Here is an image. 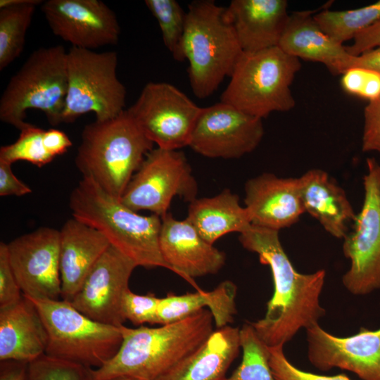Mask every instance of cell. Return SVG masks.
I'll return each instance as SVG.
<instances>
[{"mask_svg": "<svg viewBox=\"0 0 380 380\" xmlns=\"http://www.w3.org/2000/svg\"><path fill=\"white\" fill-rule=\"evenodd\" d=\"M239 240L244 248L258 254L272 274L274 293L265 317L251 323L261 340L270 348L284 346L300 329L318 324L326 312L319 303L325 271L297 272L281 246L279 231L251 224Z\"/></svg>", "mask_w": 380, "mask_h": 380, "instance_id": "6da1fadb", "label": "cell"}, {"mask_svg": "<svg viewBox=\"0 0 380 380\" xmlns=\"http://www.w3.org/2000/svg\"><path fill=\"white\" fill-rule=\"evenodd\" d=\"M213 322L210 311L203 309L155 328L121 325L118 350L101 367L91 369L92 380H156L199 348L213 332Z\"/></svg>", "mask_w": 380, "mask_h": 380, "instance_id": "7a4b0ae2", "label": "cell"}, {"mask_svg": "<svg viewBox=\"0 0 380 380\" xmlns=\"http://www.w3.org/2000/svg\"><path fill=\"white\" fill-rule=\"evenodd\" d=\"M69 208L72 217L101 232L137 266L170 270L160 248L158 215H139L86 177L71 191Z\"/></svg>", "mask_w": 380, "mask_h": 380, "instance_id": "3957f363", "label": "cell"}, {"mask_svg": "<svg viewBox=\"0 0 380 380\" xmlns=\"http://www.w3.org/2000/svg\"><path fill=\"white\" fill-rule=\"evenodd\" d=\"M153 143L125 110L118 116L84 126L75 163L82 177L120 199Z\"/></svg>", "mask_w": 380, "mask_h": 380, "instance_id": "277c9868", "label": "cell"}, {"mask_svg": "<svg viewBox=\"0 0 380 380\" xmlns=\"http://www.w3.org/2000/svg\"><path fill=\"white\" fill-rule=\"evenodd\" d=\"M185 59L194 94L205 99L226 77H231L243 53L225 8L212 0H196L188 6L183 39Z\"/></svg>", "mask_w": 380, "mask_h": 380, "instance_id": "5b68a950", "label": "cell"}, {"mask_svg": "<svg viewBox=\"0 0 380 380\" xmlns=\"http://www.w3.org/2000/svg\"><path fill=\"white\" fill-rule=\"evenodd\" d=\"M67 53L62 45L34 51L13 75L0 99V120L20 130L30 109L61 123L68 91Z\"/></svg>", "mask_w": 380, "mask_h": 380, "instance_id": "8992f818", "label": "cell"}, {"mask_svg": "<svg viewBox=\"0 0 380 380\" xmlns=\"http://www.w3.org/2000/svg\"><path fill=\"white\" fill-rule=\"evenodd\" d=\"M300 68V59L279 46L243 52L221 102L260 119L289 111L296 105L290 87Z\"/></svg>", "mask_w": 380, "mask_h": 380, "instance_id": "52a82bcc", "label": "cell"}, {"mask_svg": "<svg viewBox=\"0 0 380 380\" xmlns=\"http://www.w3.org/2000/svg\"><path fill=\"white\" fill-rule=\"evenodd\" d=\"M29 298L46 330L48 356L98 369L118 350L122 340L120 327L96 322L63 299Z\"/></svg>", "mask_w": 380, "mask_h": 380, "instance_id": "ba28073f", "label": "cell"}, {"mask_svg": "<svg viewBox=\"0 0 380 380\" xmlns=\"http://www.w3.org/2000/svg\"><path fill=\"white\" fill-rule=\"evenodd\" d=\"M118 53L72 46L67 53L68 91L61 123L87 113L96 120L115 118L125 107L126 88L117 75Z\"/></svg>", "mask_w": 380, "mask_h": 380, "instance_id": "9c48e42d", "label": "cell"}, {"mask_svg": "<svg viewBox=\"0 0 380 380\" xmlns=\"http://www.w3.org/2000/svg\"><path fill=\"white\" fill-rule=\"evenodd\" d=\"M197 193L198 184L184 153L157 147L146 156L120 201L135 212L148 210L162 217L174 197L190 203Z\"/></svg>", "mask_w": 380, "mask_h": 380, "instance_id": "30bf717a", "label": "cell"}, {"mask_svg": "<svg viewBox=\"0 0 380 380\" xmlns=\"http://www.w3.org/2000/svg\"><path fill=\"white\" fill-rule=\"evenodd\" d=\"M367 167L362 207L343 244V254L351 265L342 281L349 292L357 296L380 289V165L368 158Z\"/></svg>", "mask_w": 380, "mask_h": 380, "instance_id": "8fae6325", "label": "cell"}, {"mask_svg": "<svg viewBox=\"0 0 380 380\" xmlns=\"http://www.w3.org/2000/svg\"><path fill=\"white\" fill-rule=\"evenodd\" d=\"M201 110L174 85L149 82L126 110L158 147L179 150L189 146Z\"/></svg>", "mask_w": 380, "mask_h": 380, "instance_id": "7c38bea8", "label": "cell"}, {"mask_svg": "<svg viewBox=\"0 0 380 380\" xmlns=\"http://www.w3.org/2000/svg\"><path fill=\"white\" fill-rule=\"evenodd\" d=\"M263 135L262 119L220 101L201 108L189 146L208 158H238L255 150Z\"/></svg>", "mask_w": 380, "mask_h": 380, "instance_id": "4fadbf2b", "label": "cell"}, {"mask_svg": "<svg viewBox=\"0 0 380 380\" xmlns=\"http://www.w3.org/2000/svg\"><path fill=\"white\" fill-rule=\"evenodd\" d=\"M6 244L11 265L23 295L59 300L60 230L39 227Z\"/></svg>", "mask_w": 380, "mask_h": 380, "instance_id": "5bb4252c", "label": "cell"}, {"mask_svg": "<svg viewBox=\"0 0 380 380\" xmlns=\"http://www.w3.org/2000/svg\"><path fill=\"white\" fill-rule=\"evenodd\" d=\"M41 10L52 32L72 46L94 50L118 44L115 13L100 0H47Z\"/></svg>", "mask_w": 380, "mask_h": 380, "instance_id": "9a60e30c", "label": "cell"}, {"mask_svg": "<svg viewBox=\"0 0 380 380\" xmlns=\"http://www.w3.org/2000/svg\"><path fill=\"white\" fill-rule=\"evenodd\" d=\"M137 267L110 245L69 303L96 322L115 327L123 325L126 320L122 312V298Z\"/></svg>", "mask_w": 380, "mask_h": 380, "instance_id": "2e32d148", "label": "cell"}, {"mask_svg": "<svg viewBox=\"0 0 380 380\" xmlns=\"http://www.w3.org/2000/svg\"><path fill=\"white\" fill-rule=\"evenodd\" d=\"M308 357L321 371L334 367L355 373L362 380H380V327H362L347 337H338L319 324L306 329Z\"/></svg>", "mask_w": 380, "mask_h": 380, "instance_id": "e0dca14e", "label": "cell"}, {"mask_svg": "<svg viewBox=\"0 0 380 380\" xmlns=\"http://www.w3.org/2000/svg\"><path fill=\"white\" fill-rule=\"evenodd\" d=\"M159 244L170 270L200 289L194 277L216 274L225 263L224 252L204 240L185 219L167 213L161 217Z\"/></svg>", "mask_w": 380, "mask_h": 380, "instance_id": "ac0fdd59", "label": "cell"}, {"mask_svg": "<svg viewBox=\"0 0 380 380\" xmlns=\"http://www.w3.org/2000/svg\"><path fill=\"white\" fill-rule=\"evenodd\" d=\"M244 191V207L253 225L279 231L296 223L305 213L298 178L265 172L248 179Z\"/></svg>", "mask_w": 380, "mask_h": 380, "instance_id": "d6986e66", "label": "cell"}, {"mask_svg": "<svg viewBox=\"0 0 380 380\" xmlns=\"http://www.w3.org/2000/svg\"><path fill=\"white\" fill-rule=\"evenodd\" d=\"M289 15L286 0H233L225 8L243 52L278 46Z\"/></svg>", "mask_w": 380, "mask_h": 380, "instance_id": "ffe728a7", "label": "cell"}, {"mask_svg": "<svg viewBox=\"0 0 380 380\" xmlns=\"http://www.w3.org/2000/svg\"><path fill=\"white\" fill-rule=\"evenodd\" d=\"M110 246L99 231L72 217L60 230L61 298L70 302L96 262Z\"/></svg>", "mask_w": 380, "mask_h": 380, "instance_id": "44dd1931", "label": "cell"}, {"mask_svg": "<svg viewBox=\"0 0 380 380\" xmlns=\"http://www.w3.org/2000/svg\"><path fill=\"white\" fill-rule=\"evenodd\" d=\"M317 11L290 14L278 46L298 59L324 64L333 75H342L350 68L353 56L320 28L314 19Z\"/></svg>", "mask_w": 380, "mask_h": 380, "instance_id": "7402d4cb", "label": "cell"}, {"mask_svg": "<svg viewBox=\"0 0 380 380\" xmlns=\"http://www.w3.org/2000/svg\"><path fill=\"white\" fill-rule=\"evenodd\" d=\"M47 333L34 303L23 295L17 303L0 308V361L29 363L45 354Z\"/></svg>", "mask_w": 380, "mask_h": 380, "instance_id": "603a6c76", "label": "cell"}, {"mask_svg": "<svg viewBox=\"0 0 380 380\" xmlns=\"http://www.w3.org/2000/svg\"><path fill=\"white\" fill-rule=\"evenodd\" d=\"M305 212L317 219L324 229L336 238L348 234L347 224L356 215L343 189L319 170H310L298 178Z\"/></svg>", "mask_w": 380, "mask_h": 380, "instance_id": "cb8c5ba5", "label": "cell"}, {"mask_svg": "<svg viewBox=\"0 0 380 380\" xmlns=\"http://www.w3.org/2000/svg\"><path fill=\"white\" fill-rule=\"evenodd\" d=\"M239 348V329L229 325L219 328L199 348L156 380H224Z\"/></svg>", "mask_w": 380, "mask_h": 380, "instance_id": "d4e9b609", "label": "cell"}, {"mask_svg": "<svg viewBox=\"0 0 380 380\" xmlns=\"http://www.w3.org/2000/svg\"><path fill=\"white\" fill-rule=\"evenodd\" d=\"M236 285L226 280L210 291L200 289L183 295L168 293L160 298L157 324L163 325L179 322L208 308L218 329L227 326L233 322L236 313Z\"/></svg>", "mask_w": 380, "mask_h": 380, "instance_id": "484cf974", "label": "cell"}, {"mask_svg": "<svg viewBox=\"0 0 380 380\" xmlns=\"http://www.w3.org/2000/svg\"><path fill=\"white\" fill-rule=\"evenodd\" d=\"M186 219L211 244L227 234H241L251 225L238 195L228 189L213 197L196 198L190 202Z\"/></svg>", "mask_w": 380, "mask_h": 380, "instance_id": "4316f807", "label": "cell"}, {"mask_svg": "<svg viewBox=\"0 0 380 380\" xmlns=\"http://www.w3.org/2000/svg\"><path fill=\"white\" fill-rule=\"evenodd\" d=\"M42 1L27 0L22 4L0 8V70H3L20 56L24 49L27 31L36 6Z\"/></svg>", "mask_w": 380, "mask_h": 380, "instance_id": "83f0119b", "label": "cell"}, {"mask_svg": "<svg viewBox=\"0 0 380 380\" xmlns=\"http://www.w3.org/2000/svg\"><path fill=\"white\" fill-rule=\"evenodd\" d=\"M314 19L334 40L343 44L380 20V0L368 6L344 11H331L327 6Z\"/></svg>", "mask_w": 380, "mask_h": 380, "instance_id": "f1b7e54d", "label": "cell"}, {"mask_svg": "<svg viewBox=\"0 0 380 380\" xmlns=\"http://www.w3.org/2000/svg\"><path fill=\"white\" fill-rule=\"evenodd\" d=\"M241 364L224 380H276L270 365V348L261 340L251 323L239 329Z\"/></svg>", "mask_w": 380, "mask_h": 380, "instance_id": "f546056e", "label": "cell"}, {"mask_svg": "<svg viewBox=\"0 0 380 380\" xmlns=\"http://www.w3.org/2000/svg\"><path fill=\"white\" fill-rule=\"evenodd\" d=\"M144 2L158 23L166 48L176 61H184L183 39L186 12L175 0H146Z\"/></svg>", "mask_w": 380, "mask_h": 380, "instance_id": "4dcf8cb0", "label": "cell"}, {"mask_svg": "<svg viewBox=\"0 0 380 380\" xmlns=\"http://www.w3.org/2000/svg\"><path fill=\"white\" fill-rule=\"evenodd\" d=\"M20 131L15 142L0 148V161L12 165L16 161L24 160L42 167L54 159L44 144L45 130L27 123Z\"/></svg>", "mask_w": 380, "mask_h": 380, "instance_id": "1f68e13d", "label": "cell"}, {"mask_svg": "<svg viewBox=\"0 0 380 380\" xmlns=\"http://www.w3.org/2000/svg\"><path fill=\"white\" fill-rule=\"evenodd\" d=\"M91 369L44 354L27 364L25 380H92Z\"/></svg>", "mask_w": 380, "mask_h": 380, "instance_id": "d6a6232c", "label": "cell"}, {"mask_svg": "<svg viewBox=\"0 0 380 380\" xmlns=\"http://www.w3.org/2000/svg\"><path fill=\"white\" fill-rule=\"evenodd\" d=\"M341 75V87L348 94L369 102L380 97V75L377 72L367 68L353 67Z\"/></svg>", "mask_w": 380, "mask_h": 380, "instance_id": "836d02e7", "label": "cell"}, {"mask_svg": "<svg viewBox=\"0 0 380 380\" xmlns=\"http://www.w3.org/2000/svg\"><path fill=\"white\" fill-rule=\"evenodd\" d=\"M160 298L148 293L138 295L129 289L125 293L122 302V312L125 320L135 325L145 323L157 324V314Z\"/></svg>", "mask_w": 380, "mask_h": 380, "instance_id": "e575fe53", "label": "cell"}, {"mask_svg": "<svg viewBox=\"0 0 380 380\" xmlns=\"http://www.w3.org/2000/svg\"><path fill=\"white\" fill-rule=\"evenodd\" d=\"M270 365L276 380H350L345 374L326 376L301 370L289 361L283 346L270 348Z\"/></svg>", "mask_w": 380, "mask_h": 380, "instance_id": "d590c367", "label": "cell"}, {"mask_svg": "<svg viewBox=\"0 0 380 380\" xmlns=\"http://www.w3.org/2000/svg\"><path fill=\"white\" fill-rule=\"evenodd\" d=\"M23 293L15 278L8 258L7 244L0 243V308L18 303Z\"/></svg>", "mask_w": 380, "mask_h": 380, "instance_id": "8d00e7d4", "label": "cell"}, {"mask_svg": "<svg viewBox=\"0 0 380 380\" xmlns=\"http://www.w3.org/2000/svg\"><path fill=\"white\" fill-rule=\"evenodd\" d=\"M362 148L365 152L380 153V97L365 108Z\"/></svg>", "mask_w": 380, "mask_h": 380, "instance_id": "74e56055", "label": "cell"}, {"mask_svg": "<svg viewBox=\"0 0 380 380\" xmlns=\"http://www.w3.org/2000/svg\"><path fill=\"white\" fill-rule=\"evenodd\" d=\"M353 41L346 48L349 54L354 56L380 47V20L358 33Z\"/></svg>", "mask_w": 380, "mask_h": 380, "instance_id": "f35d334b", "label": "cell"}, {"mask_svg": "<svg viewBox=\"0 0 380 380\" xmlns=\"http://www.w3.org/2000/svg\"><path fill=\"white\" fill-rule=\"evenodd\" d=\"M32 192L13 172L11 164L0 161V196H22Z\"/></svg>", "mask_w": 380, "mask_h": 380, "instance_id": "ab89813d", "label": "cell"}, {"mask_svg": "<svg viewBox=\"0 0 380 380\" xmlns=\"http://www.w3.org/2000/svg\"><path fill=\"white\" fill-rule=\"evenodd\" d=\"M44 144L48 153L55 158L65 153L72 143L65 132L53 128L45 130Z\"/></svg>", "mask_w": 380, "mask_h": 380, "instance_id": "60d3db41", "label": "cell"}, {"mask_svg": "<svg viewBox=\"0 0 380 380\" xmlns=\"http://www.w3.org/2000/svg\"><path fill=\"white\" fill-rule=\"evenodd\" d=\"M27 364L16 360L0 361V380H25Z\"/></svg>", "mask_w": 380, "mask_h": 380, "instance_id": "b9f144b4", "label": "cell"}, {"mask_svg": "<svg viewBox=\"0 0 380 380\" xmlns=\"http://www.w3.org/2000/svg\"><path fill=\"white\" fill-rule=\"evenodd\" d=\"M360 67L374 71L380 75V47L353 56L350 68Z\"/></svg>", "mask_w": 380, "mask_h": 380, "instance_id": "7bdbcfd3", "label": "cell"}, {"mask_svg": "<svg viewBox=\"0 0 380 380\" xmlns=\"http://www.w3.org/2000/svg\"><path fill=\"white\" fill-rule=\"evenodd\" d=\"M109 380H135V379H130V378H126V377H118V378H114V379H109Z\"/></svg>", "mask_w": 380, "mask_h": 380, "instance_id": "ee69618b", "label": "cell"}]
</instances>
